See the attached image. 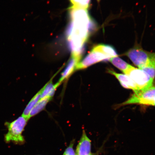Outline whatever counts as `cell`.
Masks as SVG:
<instances>
[{
  "label": "cell",
  "mask_w": 155,
  "mask_h": 155,
  "mask_svg": "<svg viewBox=\"0 0 155 155\" xmlns=\"http://www.w3.org/2000/svg\"><path fill=\"white\" fill-rule=\"evenodd\" d=\"M74 143V140L71 141L69 146L66 149L63 155H76L75 151L73 148V146Z\"/></svg>",
  "instance_id": "16"
},
{
  "label": "cell",
  "mask_w": 155,
  "mask_h": 155,
  "mask_svg": "<svg viewBox=\"0 0 155 155\" xmlns=\"http://www.w3.org/2000/svg\"><path fill=\"white\" fill-rule=\"evenodd\" d=\"M61 84L58 82L55 84H54L53 81L50 80L49 82L47 83L42 88L41 98H42L46 97H53L56 89Z\"/></svg>",
  "instance_id": "11"
},
{
  "label": "cell",
  "mask_w": 155,
  "mask_h": 155,
  "mask_svg": "<svg viewBox=\"0 0 155 155\" xmlns=\"http://www.w3.org/2000/svg\"><path fill=\"white\" fill-rule=\"evenodd\" d=\"M91 142L87 137L84 130L83 131L82 137L79 140L75 151L76 155H88L91 153Z\"/></svg>",
  "instance_id": "8"
},
{
  "label": "cell",
  "mask_w": 155,
  "mask_h": 155,
  "mask_svg": "<svg viewBox=\"0 0 155 155\" xmlns=\"http://www.w3.org/2000/svg\"><path fill=\"white\" fill-rule=\"evenodd\" d=\"M52 98L50 97H47L41 98L31 111L29 116V119L43 110L45 107L48 103L51 100Z\"/></svg>",
  "instance_id": "10"
},
{
  "label": "cell",
  "mask_w": 155,
  "mask_h": 155,
  "mask_svg": "<svg viewBox=\"0 0 155 155\" xmlns=\"http://www.w3.org/2000/svg\"><path fill=\"white\" fill-rule=\"evenodd\" d=\"M67 38L72 57L80 60L90 34L92 21L87 9L71 7Z\"/></svg>",
  "instance_id": "1"
},
{
  "label": "cell",
  "mask_w": 155,
  "mask_h": 155,
  "mask_svg": "<svg viewBox=\"0 0 155 155\" xmlns=\"http://www.w3.org/2000/svg\"><path fill=\"white\" fill-rule=\"evenodd\" d=\"M125 55L139 69H142L150 64L155 63V53L145 51L137 46L129 50Z\"/></svg>",
  "instance_id": "3"
},
{
  "label": "cell",
  "mask_w": 155,
  "mask_h": 155,
  "mask_svg": "<svg viewBox=\"0 0 155 155\" xmlns=\"http://www.w3.org/2000/svg\"><path fill=\"white\" fill-rule=\"evenodd\" d=\"M72 4V7L87 9L91 0H70Z\"/></svg>",
  "instance_id": "14"
},
{
  "label": "cell",
  "mask_w": 155,
  "mask_h": 155,
  "mask_svg": "<svg viewBox=\"0 0 155 155\" xmlns=\"http://www.w3.org/2000/svg\"><path fill=\"white\" fill-rule=\"evenodd\" d=\"M150 75L151 78L154 79L155 77V63L150 64L142 69Z\"/></svg>",
  "instance_id": "15"
},
{
  "label": "cell",
  "mask_w": 155,
  "mask_h": 155,
  "mask_svg": "<svg viewBox=\"0 0 155 155\" xmlns=\"http://www.w3.org/2000/svg\"><path fill=\"white\" fill-rule=\"evenodd\" d=\"M42 89H41L33 97L30 102L26 106V107L25 108L24 112H23L22 116H24L25 118L29 119L28 117L29 115L32 108L34 107L35 105L39 101L41 98V95L42 93Z\"/></svg>",
  "instance_id": "12"
},
{
  "label": "cell",
  "mask_w": 155,
  "mask_h": 155,
  "mask_svg": "<svg viewBox=\"0 0 155 155\" xmlns=\"http://www.w3.org/2000/svg\"><path fill=\"white\" fill-rule=\"evenodd\" d=\"M124 74L130 78L139 91L146 90L153 86L154 79L142 70L130 65Z\"/></svg>",
  "instance_id": "4"
},
{
  "label": "cell",
  "mask_w": 155,
  "mask_h": 155,
  "mask_svg": "<svg viewBox=\"0 0 155 155\" xmlns=\"http://www.w3.org/2000/svg\"><path fill=\"white\" fill-rule=\"evenodd\" d=\"M109 61L112 64L120 70L123 71L124 73L129 69L131 65L118 56L111 58Z\"/></svg>",
  "instance_id": "13"
},
{
  "label": "cell",
  "mask_w": 155,
  "mask_h": 155,
  "mask_svg": "<svg viewBox=\"0 0 155 155\" xmlns=\"http://www.w3.org/2000/svg\"><path fill=\"white\" fill-rule=\"evenodd\" d=\"M131 104L155 106V86L135 93L128 100L120 104V106Z\"/></svg>",
  "instance_id": "5"
},
{
  "label": "cell",
  "mask_w": 155,
  "mask_h": 155,
  "mask_svg": "<svg viewBox=\"0 0 155 155\" xmlns=\"http://www.w3.org/2000/svg\"><path fill=\"white\" fill-rule=\"evenodd\" d=\"M107 72L115 76L120 83L122 86L127 89L133 90L135 93L139 91L136 85L130 78L127 75L116 73L111 69H108Z\"/></svg>",
  "instance_id": "7"
},
{
  "label": "cell",
  "mask_w": 155,
  "mask_h": 155,
  "mask_svg": "<svg viewBox=\"0 0 155 155\" xmlns=\"http://www.w3.org/2000/svg\"><path fill=\"white\" fill-rule=\"evenodd\" d=\"M80 60L77 58L72 57L68 63V64L65 68L61 73V78L58 82L61 84L64 80L68 78L70 75L72 74L76 69L77 64L79 62Z\"/></svg>",
  "instance_id": "9"
},
{
  "label": "cell",
  "mask_w": 155,
  "mask_h": 155,
  "mask_svg": "<svg viewBox=\"0 0 155 155\" xmlns=\"http://www.w3.org/2000/svg\"><path fill=\"white\" fill-rule=\"evenodd\" d=\"M28 120L27 118L21 116L12 122H6L5 125L8 131L5 135V142H12L17 145L24 144L25 140L22 133Z\"/></svg>",
  "instance_id": "2"
},
{
  "label": "cell",
  "mask_w": 155,
  "mask_h": 155,
  "mask_svg": "<svg viewBox=\"0 0 155 155\" xmlns=\"http://www.w3.org/2000/svg\"><path fill=\"white\" fill-rule=\"evenodd\" d=\"M88 155H96V154L95 153H91Z\"/></svg>",
  "instance_id": "17"
},
{
  "label": "cell",
  "mask_w": 155,
  "mask_h": 155,
  "mask_svg": "<svg viewBox=\"0 0 155 155\" xmlns=\"http://www.w3.org/2000/svg\"><path fill=\"white\" fill-rule=\"evenodd\" d=\"M111 59L102 51L100 44L95 46L84 59L77 64L76 70L85 69L99 62L109 61Z\"/></svg>",
  "instance_id": "6"
}]
</instances>
